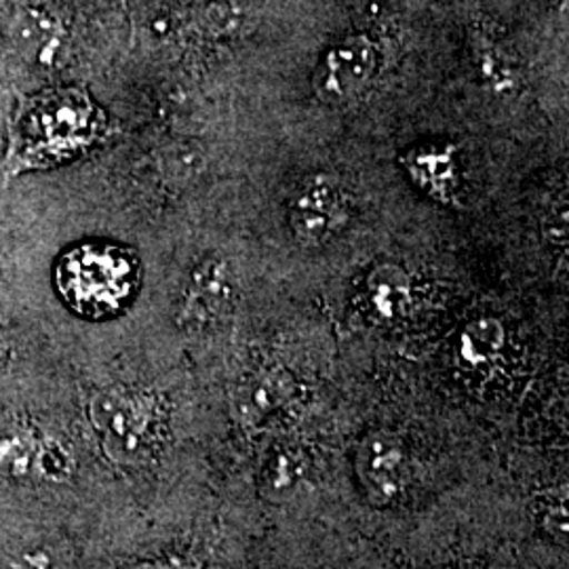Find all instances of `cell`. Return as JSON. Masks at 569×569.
I'll use <instances>...</instances> for the list:
<instances>
[{
  "label": "cell",
  "instance_id": "obj_4",
  "mask_svg": "<svg viewBox=\"0 0 569 569\" xmlns=\"http://www.w3.org/2000/svg\"><path fill=\"white\" fill-rule=\"evenodd\" d=\"M348 220L345 192L329 176L306 180L289 201V228L305 247L333 239Z\"/></svg>",
  "mask_w": 569,
  "mask_h": 569
},
{
  "label": "cell",
  "instance_id": "obj_8",
  "mask_svg": "<svg viewBox=\"0 0 569 569\" xmlns=\"http://www.w3.org/2000/svg\"><path fill=\"white\" fill-rule=\"evenodd\" d=\"M293 392L296 382L287 369L279 366L262 367L244 380L239 390L237 407L247 422H262L279 413L291 401Z\"/></svg>",
  "mask_w": 569,
  "mask_h": 569
},
{
  "label": "cell",
  "instance_id": "obj_12",
  "mask_svg": "<svg viewBox=\"0 0 569 569\" xmlns=\"http://www.w3.org/2000/svg\"><path fill=\"white\" fill-rule=\"evenodd\" d=\"M42 437L34 430H13L0 439V470L13 477L37 475Z\"/></svg>",
  "mask_w": 569,
  "mask_h": 569
},
{
  "label": "cell",
  "instance_id": "obj_10",
  "mask_svg": "<svg viewBox=\"0 0 569 569\" xmlns=\"http://www.w3.org/2000/svg\"><path fill=\"white\" fill-rule=\"evenodd\" d=\"M507 329L496 317H481L467 323L458 336V359L468 369L491 366L505 350Z\"/></svg>",
  "mask_w": 569,
  "mask_h": 569
},
{
  "label": "cell",
  "instance_id": "obj_5",
  "mask_svg": "<svg viewBox=\"0 0 569 569\" xmlns=\"http://www.w3.org/2000/svg\"><path fill=\"white\" fill-rule=\"evenodd\" d=\"M232 272L220 258H207L197 266L182 289L178 305V326L188 331H204L218 326L232 306Z\"/></svg>",
  "mask_w": 569,
  "mask_h": 569
},
{
  "label": "cell",
  "instance_id": "obj_6",
  "mask_svg": "<svg viewBox=\"0 0 569 569\" xmlns=\"http://www.w3.org/2000/svg\"><path fill=\"white\" fill-rule=\"evenodd\" d=\"M355 472L373 505L395 502L406 486L407 453L397 435L371 430L355 451Z\"/></svg>",
  "mask_w": 569,
  "mask_h": 569
},
{
  "label": "cell",
  "instance_id": "obj_11",
  "mask_svg": "<svg viewBox=\"0 0 569 569\" xmlns=\"http://www.w3.org/2000/svg\"><path fill=\"white\" fill-rule=\"evenodd\" d=\"M306 456L293 448H281L270 453L260 472V493L270 502H281L293 493L298 483L305 479Z\"/></svg>",
  "mask_w": 569,
  "mask_h": 569
},
{
  "label": "cell",
  "instance_id": "obj_1",
  "mask_svg": "<svg viewBox=\"0 0 569 569\" xmlns=\"http://www.w3.org/2000/svg\"><path fill=\"white\" fill-rule=\"evenodd\" d=\"M136 284L133 258L112 244H82L66 253L58 266L61 298L89 319L119 312L133 296Z\"/></svg>",
  "mask_w": 569,
  "mask_h": 569
},
{
  "label": "cell",
  "instance_id": "obj_2",
  "mask_svg": "<svg viewBox=\"0 0 569 569\" xmlns=\"http://www.w3.org/2000/svg\"><path fill=\"white\" fill-rule=\"evenodd\" d=\"M103 451L119 465H136L148 456L157 439L154 401L136 390L106 388L89 407Z\"/></svg>",
  "mask_w": 569,
  "mask_h": 569
},
{
  "label": "cell",
  "instance_id": "obj_3",
  "mask_svg": "<svg viewBox=\"0 0 569 569\" xmlns=\"http://www.w3.org/2000/svg\"><path fill=\"white\" fill-rule=\"evenodd\" d=\"M378 70V49L366 34H350L327 49L319 61L312 87L327 103H345L357 98Z\"/></svg>",
  "mask_w": 569,
  "mask_h": 569
},
{
  "label": "cell",
  "instance_id": "obj_9",
  "mask_svg": "<svg viewBox=\"0 0 569 569\" xmlns=\"http://www.w3.org/2000/svg\"><path fill=\"white\" fill-rule=\"evenodd\" d=\"M367 300L380 321H397L411 305L413 287L406 268L392 262L378 264L367 277Z\"/></svg>",
  "mask_w": 569,
  "mask_h": 569
},
{
  "label": "cell",
  "instance_id": "obj_7",
  "mask_svg": "<svg viewBox=\"0 0 569 569\" xmlns=\"http://www.w3.org/2000/svg\"><path fill=\"white\" fill-rule=\"evenodd\" d=\"M403 167L411 182L439 203L456 201L458 163L456 148L448 143H427L407 150Z\"/></svg>",
  "mask_w": 569,
  "mask_h": 569
}]
</instances>
